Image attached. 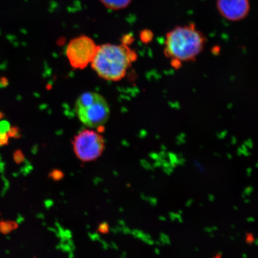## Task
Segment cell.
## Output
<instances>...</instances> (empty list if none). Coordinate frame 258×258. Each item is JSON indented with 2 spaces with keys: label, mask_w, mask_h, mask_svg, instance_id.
Listing matches in <instances>:
<instances>
[{
  "label": "cell",
  "mask_w": 258,
  "mask_h": 258,
  "mask_svg": "<svg viewBox=\"0 0 258 258\" xmlns=\"http://www.w3.org/2000/svg\"><path fill=\"white\" fill-rule=\"evenodd\" d=\"M206 44L205 35L195 25L178 26L166 34L164 53L172 66L179 67L183 63L195 60Z\"/></svg>",
  "instance_id": "cell-1"
},
{
  "label": "cell",
  "mask_w": 258,
  "mask_h": 258,
  "mask_svg": "<svg viewBox=\"0 0 258 258\" xmlns=\"http://www.w3.org/2000/svg\"><path fill=\"white\" fill-rule=\"evenodd\" d=\"M137 57V53L125 44H105L98 46L92 67L101 78L118 82L126 75Z\"/></svg>",
  "instance_id": "cell-2"
},
{
  "label": "cell",
  "mask_w": 258,
  "mask_h": 258,
  "mask_svg": "<svg viewBox=\"0 0 258 258\" xmlns=\"http://www.w3.org/2000/svg\"><path fill=\"white\" fill-rule=\"evenodd\" d=\"M75 109L80 121L90 128L104 125L107 122L110 112L104 97L93 92L80 95L77 100Z\"/></svg>",
  "instance_id": "cell-3"
},
{
  "label": "cell",
  "mask_w": 258,
  "mask_h": 258,
  "mask_svg": "<svg viewBox=\"0 0 258 258\" xmlns=\"http://www.w3.org/2000/svg\"><path fill=\"white\" fill-rule=\"evenodd\" d=\"M74 152L83 162L94 161L105 149V141L100 133L86 129L77 135L73 142Z\"/></svg>",
  "instance_id": "cell-4"
},
{
  "label": "cell",
  "mask_w": 258,
  "mask_h": 258,
  "mask_svg": "<svg viewBox=\"0 0 258 258\" xmlns=\"http://www.w3.org/2000/svg\"><path fill=\"white\" fill-rule=\"evenodd\" d=\"M98 46L92 38L82 35L71 41L67 48V56L71 66L76 69H84L92 63Z\"/></svg>",
  "instance_id": "cell-5"
},
{
  "label": "cell",
  "mask_w": 258,
  "mask_h": 258,
  "mask_svg": "<svg viewBox=\"0 0 258 258\" xmlns=\"http://www.w3.org/2000/svg\"><path fill=\"white\" fill-rule=\"evenodd\" d=\"M217 8L224 19L239 22L249 14L250 5L249 0H217Z\"/></svg>",
  "instance_id": "cell-6"
},
{
  "label": "cell",
  "mask_w": 258,
  "mask_h": 258,
  "mask_svg": "<svg viewBox=\"0 0 258 258\" xmlns=\"http://www.w3.org/2000/svg\"><path fill=\"white\" fill-rule=\"evenodd\" d=\"M106 8L112 11H120L127 8L133 0H99Z\"/></svg>",
  "instance_id": "cell-7"
},
{
  "label": "cell",
  "mask_w": 258,
  "mask_h": 258,
  "mask_svg": "<svg viewBox=\"0 0 258 258\" xmlns=\"http://www.w3.org/2000/svg\"><path fill=\"white\" fill-rule=\"evenodd\" d=\"M18 227V224L13 221H2L0 222V231L7 234Z\"/></svg>",
  "instance_id": "cell-8"
},
{
  "label": "cell",
  "mask_w": 258,
  "mask_h": 258,
  "mask_svg": "<svg viewBox=\"0 0 258 258\" xmlns=\"http://www.w3.org/2000/svg\"><path fill=\"white\" fill-rule=\"evenodd\" d=\"M49 177L54 181H59L63 178L64 174L62 171L59 169H54L50 173Z\"/></svg>",
  "instance_id": "cell-9"
},
{
  "label": "cell",
  "mask_w": 258,
  "mask_h": 258,
  "mask_svg": "<svg viewBox=\"0 0 258 258\" xmlns=\"http://www.w3.org/2000/svg\"><path fill=\"white\" fill-rule=\"evenodd\" d=\"M167 155H168V158L170 160V166L173 167V169L176 168V162L177 159H178V157H177V154L175 153L169 152L167 153Z\"/></svg>",
  "instance_id": "cell-10"
},
{
  "label": "cell",
  "mask_w": 258,
  "mask_h": 258,
  "mask_svg": "<svg viewBox=\"0 0 258 258\" xmlns=\"http://www.w3.org/2000/svg\"><path fill=\"white\" fill-rule=\"evenodd\" d=\"M14 158L15 162L18 164L23 162L25 159L24 153L21 150L16 151Z\"/></svg>",
  "instance_id": "cell-11"
},
{
  "label": "cell",
  "mask_w": 258,
  "mask_h": 258,
  "mask_svg": "<svg viewBox=\"0 0 258 258\" xmlns=\"http://www.w3.org/2000/svg\"><path fill=\"white\" fill-rule=\"evenodd\" d=\"M159 240L162 243L163 246L164 245H171V241L169 235L165 233H161L160 234Z\"/></svg>",
  "instance_id": "cell-12"
},
{
  "label": "cell",
  "mask_w": 258,
  "mask_h": 258,
  "mask_svg": "<svg viewBox=\"0 0 258 258\" xmlns=\"http://www.w3.org/2000/svg\"><path fill=\"white\" fill-rule=\"evenodd\" d=\"M9 138L7 132H0V146L8 144Z\"/></svg>",
  "instance_id": "cell-13"
},
{
  "label": "cell",
  "mask_w": 258,
  "mask_h": 258,
  "mask_svg": "<svg viewBox=\"0 0 258 258\" xmlns=\"http://www.w3.org/2000/svg\"><path fill=\"white\" fill-rule=\"evenodd\" d=\"M109 230V226L106 222L99 225L98 227V231L103 234H108Z\"/></svg>",
  "instance_id": "cell-14"
},
{
  "label": "cell",
  "mask_w": 258,
  "mask_h": 258,
  "mask_svg": "<svg viewBox=\"0 0 258 258\" xmlns=\"http://www.w3.org/2000/svg\"><path fill=\"white\" fill-rule=\"evenodd\" d=\"M140 163L141 166H143L145 169L154 171V168L152 164L148 162L147 160L145 159L141 160Z\"/></svg>",
  "instance_id": "cell-15"
},
{
  "label": "cell",
  "mask_w": 258,
  "mask_h": 258,
  "mask_svg": "<svg viewBox=\"0 0 258 258\" xmlns=\"http://www.w3.org/2000/svg\"><path fill=\"white\" fill-rule=\"evenodd\" d=\"M8 135L9 137L18 138L19 137V129L16 127L9 128Z\"/></svg>",
  "instance_id": "cell-16"
},
{
  "label": "cell",
  "mask_w": 258,
  "mask_h": 258,
  "mask_svg": "<svg viewBox=\"0 0 258 258\" xmlns=\"http://www.w3.org/2000/svg\"><path fill=\"white\" fill-rule=\"evenodd\" d=\"M10 128L8 122L2 121L0 122V132H7Z\"/></svg>",
  "instance_id": "cell-17"
},
{
  "label": "cell",
  "mask_w": 258,
  "mask_h": 258,
  "mask_svg": "<svg viewBox=\"0 0 258 258\" xmlns=\"http://www.w3.org/2000/svg\"><path fill=\"white\" fill-rule=\"evenodd\" d=\"M237 155L238 156H241L242 155H244V156L246 157H250L251 155V153L248 151H244L241 149V148H238L237 149Z\"/></svg>",
  "instance_id": "cell-18"
},
{
  "label": "cell",
  "mask_w": 258,
  "mask_h": 258,
  "mask_svg": "<svg viewBox=\"0 0 258 258\" xmlns=\"http://www.w3.org/2000/svg\"><path fill=\"white\" fill-rule=\"evenodd\" d=\"M147 202H149L150 204L153 207H156L158 204V200L156 198H153V197L148 196Z\"/></svg>",
  "instance_id": "cell-19"
},
{
  "label": "cell",
  "mask_w": 258,
  "mask_h": 258,
  "mask_svg": "<svg viewBox=\"0 0 258 258\" xmlns=\"http://www.w3.org/2000/svg\"><path fill=\"white\" fill-rule=\"evenodd\" d=\"M254 240V235L251 233H246V241L248 244L251 245L253 243Z\"/></svg>",
  "instance_id": "cell-20"
},
{
  "label": "cell",
  "mask_w": 258,
  "mask_h": 258,
  "mask_svg": "<svg viewBox=\"0 0 258 258\" xmlns=\"http://www.w3.org/2000/svg\"><path fill=\"white\" fill-rule=\"evenodd\" d=\"M148 156H149L151 159L156 161H160L161 159H162V158H161L159 154H157V153L151 152L148 154Z\"/></svg>",
  "instance_id": "cell-21"
},
{
  "label": "cell",
  "mask_w": 258,
  "mask_h": 258,
  "mask_svg": "<svg viewBox=\"0 0 258 258\" xmlns=\"http://www.w3.org/2000/svg\"><path fill=\"white\" fill-rule=\"evenodd\" d=\"M254 190L252 186H248L244 189L243 193L246 196H250L251 194L253 192Z\"/></svg>",
  "instance_id": "cell-22"
},
{
  "label": "cell",
  "mask_w": 258,
  "mask_h": 258,
  "mask_svg": "<svg viewBox=\"0 0 258 258\" xmlns=\"http://www.w3.org/2000/svg\"><path fill=\"white\" fill-rule=\"evenodd\" d=\"M186 163V160L184 157L178 158L176 162L177 166H184Z\"/></svg>",
  "instance_id": "cell-23"
},
{
  "label": "cell",
  "mask_w": 258,
  "mask_h": 258,
  "mask_svg": "<svg viewBox=\"0 0 258 258\" xmlns=\"http://www.w3.org/2000/svg\"><path fill=\"white\" fill-rule=\"evenodd\" d=\"M163 170L168 176H170L173 172V168L172 166L169 167V168H163Z\"/></svg>",
  "instance_id": "cell-24"
},
{
  "label": "cell",
  "mask_w": 258,
  "mask_h": 258,
  "mask_svg": "<svg viewBox=\"0 0 258 258\" xmlns=\"http://www.w3.org/2000/svg\"><path fill=\"white\" fill-rule=\"evenodd\" d=\"M169 217L170 218V220L172 222H175L176 219V213H174L173 212H170L169 213Z\"/></svg>",
  "instance_id": "cell-25"
},
{
  "label": "cell",
  "mask_w": 258,
  "mask_h": 258,
  "mask_svg": "<svg viewBox=\"0 0 258 258\" xmlns=\"http://www.w3.org/2000/svg\"><path fill=\"white\" fill-rule=\"evenodd\" d=\"M8 81L5 77H3V78L0 79V86L5 87L8 85Z\"/></svg>",
  "instance_id": "cell-26"
},
{
  "label": "cell",
  "mask_w": 258,
  "mask_h": 258,
  "mask_svg": "<svg viewBox=\"0 0 258 258\" xmlns=\"http://www.w3.org/2000/svg\"><path fill=\"white\" fill-rule=\"evenodd\" d=\"M159 155L160 157L162 158L163 159H166L167 157H168V155H167V153L166 152V151L161 150Z\"/></svg>",
  "instance_id": "cell-27"
},
{
  "label": "cell",
  "mask_w": 258,
  "mask_h": 258,
  "mask_svg": "<svg viewBox=\"0 0 258 258\" xmlns=\"http://www.w3.org/2000/svg\"><path fill=\"white\" fill-rule=\"evenodd\" d=\"M244 144L245 145H247V147H249V149H252L253 147V144L252 143V141L250 140L245 142Z\"/></svg>",
  "instance_id": "cell-28"
},
{
  "label": "cell",
  "mask_w": 258,
  "mask_h": 258,
  "mask_svg": "<svg viewBox=\"0 0 258 258\" xmlns=\"http://www.w3.org/2000/svg\"><path fill=\"white\" fill-rule=\"evenodd\" d=\"M153 166L154 169L158 168V167H161L162 166V163H161L160 161H156V162L153 163Z\"/></svg>",
  "instance_id": "cell-29"
},
{
  "label": "cell",
  "mask_w": 258,
  "mask_h": 258,
  "mask_svg": "<svg viewBox=\"0 0 258 258\" xmlns=\"http://www.w3.org/2000/svg\"><path fill=\"white\" fill-rule=\"evenodd\" d=\"M194 203V200L192 199H189L185 203L186 207H190Z\"/></svg>",
  "instance_id": "cell-30"
},
{
  "label": "cell",
  "mask_w": 258,
  "mask_h": 258,
  "mask_svg": "<svg viewBox=\"0 0 258 258\" xmlns=\"http://www.w3.org/2000/svg\"><path fill=\"white\" fill-rule=\"evenodd\" d=\"M176 219L177 221H178L179 223H182L183 219L182 217V215L178 214V213H177V214H176Z\"/></svg>",
  "instance_id": "cell-31"
},
{
  "label": "cell",
  "mask_w": 258,
  "mask_h": 258,
  "mask_svg": "<svg viewBox=\"0 0 258 258\" xmlns=\"http://www.w3.org/2000/svg\"><path fill=\"white\" fill-rule=\"evenodd\" d=\"M252 171H253V169H252V168H251V167H247V168L246 169V173H247V176L248 177L251 176V172H252Z\"/></svg>",
  "instance_id": "cell-32"
},
{
  "label": "cell",
  "mask_w": 258,
  "mask_h": 258,
  "mask_svg": "<svg viewBox=\"0 0 258 258\" xmlns=\"http://www.w3.org/2000/svg\"><path fill=\"white\" fill-rule=\"evenodd\" d=\"M208 200L209 202H214L215 200V197L213 195H209L208 196Z\"/></svg>",
  "instance_id": "cell-33"
},
{
  "label": "cell",
  "mask_w": 258,
  "mask_h": 258,
  "mask_svg": "<svg viewBox=\"0 0 258 258\" xmlns=\"http://www.w3.org/2000/svg\"><path fill=\"white\" fill-rule=\"evenodd\" d=\"M204 231H206V232H207V233H212V231H213V229L212 227H206L204 228Z\"/></svg>",
  "instance_id": "cell-34"
},
{
  "label": "cell",
  "mask_w": 258,
  "mask_h": 258,
  "mask_svg": "<svg viewBox=\"0 0 258 258\" xmlns=\"http://www.w3.org/2000/svg\"><path fill=\"white\" fill-rule=\"evenodd\" d=\"M141 198L144 200L145 201H148V196H146L144 193H142L141 195Z\"/></svg>",
  "instance_id": "cell-35"
},
{
  "label": "cell",
  "mask_w": 258,
  "mask_h": 258,
  "mask_svg": "<svg viewBox=\"0 0 258 258\" xmlns=\"http://www.w3.org/2000/svg\"><path fill=\"white\" fill-rule=\"evenodd\" d=\"M246 221L248 222H253L255 221V219H254L253 217H249L246 219Z\"/></svg>",
  "instance_id": "cell-36"
},
{
  "label": "cell",
  "mask_w": 258,
  "mask_h": 258,
  "mask_svg": "<svg viewBox=\"0 0 258 258\" xmlns=\"http://www.w3.org/2000/svg\"><path fill=\"white\" fill-rule=\"evenodd\" d=\"M159 219L161 221H166L167 220L166 218L164 216H159Z\"/></svg>",
  "instance_id": "cell-37"
},
{
  "label": "cell",
  "mask_w": 258,
  "mask_h": 258,
  "mask_svg": "<svg viewBox=\"0 0 258 258\" xmlns=\"http://www.w3.org/2000/svg\"><path fill=\"white\" fill-rule=\"evenodd\" d=\"M154 251V253H156V254H157V255H159V254H160V250L159 249H158V248H155Z\"/></svg>",
  "instance_id": "cell-38"
},
{
  "label": "cell",
  "mask_w": 258,
  "mask_h": 258,
  "mask_svg": "<svg viewBox=\"0 0 258 258\" xmlns=\"http://www.w3.org/2000/svg\"><path fill=\"white\" fill-rule=\"evenodd\" d=\"M154 241L153 240H152V238H151V239L148 241V244L150 245V246H153L155 244Z\"/></svg>",
  "instance_id": "cell-39"
},
{
  "label": "cell",
  "mask_w": 258,
  "mask_h": 258,
  "mask_svg": "<svg viewBox=\"0 0 258 258\" xmlns=\"http://www.w3.org/2000/svg\"><path fill=\"white\" fill-rule=\"evenodd\" d=\"M222 254H223V252H222V251H219L217 255L214 256V257H220L222 256Z\"/></svg>",
  "instance_id": "cell-40"
},
{
  "label": "cell",
  "mask_w": 258,
  "mask_h": 258,
  "mask_svg": "<svg viewBox=\"0 0 258 258\" xmlns=\"http://www.w3.org/2000/svg\"><path fill=\"white\" fill-rule=\"evenodd\" d=\"M161 150L163 151H166L167 150V147L164 145H161Z\"/></svg>",
  "instance_id": "cell-41"
},
{
  "label": "cell",
  "mask_w": 258,
  "mask_h": 258,
  "mask_svg": "<svg viewBox=\"0 0 258 258\" xmlns=\"http://www.w3.org/2000/svg\"><path fill=\"white\" fill-rule=\"evenodd\" d=\"M241 148V149L244 151H248V148L245 145H242Z\"/></svg>",
  "instance_id": "cell-42"
},
{
  "label": "cell",
  "mask_w": 258,
  "mask_h": 258,
  "mask_svg": "<svg viewBox=\"0 0 258 258\" xmlns=\"http://www.w3.org/2000/svg\"><path fill=\"white\" fill-rule=\"evenodd\" d=\"M227 157L228 160H231L232 159H233V156H232L231 154L230 153H227Z\"/></svg>",
  "instance_id": "cell-43"
},
{
  "label": "cell",
  "mask_w": 258,
  "mask_h": 258,
  "mask_svg": "<svg viewBox=\"0 0 258 258\" xmlns=\"http://www.w3.org/2000/svg\"><path fill=\"white\" fill-rule=\"evenodd\" d=\"M154 243L156 245H158V246H161V245H162V243H161V242L160 240L154 241Z\"/></svg>",
  "instance_id": "cell-44"
},
{
  "label": "cell",
  "mask_w": 258,
  "mask_h": 258,
  "mask_svg": "<svg viewBox=\"0 0 258 258\" xmlns=\"http://www.w3.org/2000/svg\"><path fill=\"white\" fill-rule=\"evenodd\" d=\"M244 203H246V204H249L250 203V201L249 199H246V198L244 199Z\"/></svg>",
  "instance_id": "cell-45"
},
{
  "label": "cell",
  "mask_w": 258,
  "mask_h": 258,
  "mask_svg": "<svg viewBox=\"0 0 258 258\" xmlns=\"http://www.w3.org/2000/svg\"><path fill=\"white\" fill-rule=\"evenodd\" d=\"M212 228L213 229V231H214L218 230V228L217 227V226H213Z\"/></svg>",
  "instance_id": "cell-46"
},
{
  "label": "cell",
  "mask_w": 258,
  "mask_h": 258,
  "mask_svg": "<svg viewBox=\"0 0 258 258\" xmlns=\"http://www.w3.org/2000/svg\"><path fill=\"white\" fill-rule=\"evenodd\" d=\"M195 163L196 165H197V166H198L199 167H201V165H200V164L198 163V162H197V161ZM199 169H201V170H202V171H204V170L202 169L201 168V167H200Z\"/></svg>",
  "instance_id": "cell-47"
},
{
  "label": "cell",
  "mask_w": 258,
  "mask_h": 258,
  "mask_svg": "<svg viewBox=\"0 0 258 258\" xmlns=\"http://www.w3.org/2000/svg\"><path fill=\"white\" fill-rule=\"evenodd\" d=\"M214 154L215 156H217L218 157H221V155L220 154H219L218 153H214Z\"/></svg>",
  "instance_id": "cell-48"
},
{
  "label": "cell",
  "mask_w": 258,
  "mask_h": 258,
  "mask_svg": "<svg viewBox=\"0 0 258 258\" xmlns=\"http://www.w3.org/2000/svg\"><path fill=\"white\" fill-rule=\"evenodd\" d=\"M209 237L214 238L215 237V235L212 233H209Z\"/></svg>",
  "instance_id": "cell-49"
},
{
  "label": "cell",
  "mask_w": 258,
  "mask_h": 258,
  "mask_svg": "<svg viewBox=\"0 0 258 258\" xmlns=\"http://www.w3.org/2000/svg\"><path fill=\"white\" fill-rule=\"evenodd\" d=\"M257 241H258V239H257V238H256V239L254 240L253 243H254V244H255L256 246H257V244H258Z\"/></svg>",
  "instance_id": "cell-50"
},
{
  "label": "cell",
  "mask_w": 258,
  "mask_h": 258,
  "mask_svg": "<svg viewBox=\"0 0 258 258\" xmlns=\"http://www.w3.org/2000/svg\"><path fill=\"white\" fill-rule=\"evenodd\" d=\"M233 209H234V211H238V208L236 206H234Z\"/></svg>",
  "instance_id": "cell-51"
},
{
  "label": "cell",
  "mask_w": 258,
  "mask_h": 258,
  "mask_svg": "<svg viewBox=\"0 0 258 258\" xmlns=\"http://www.w3.org/2000/svg\"><path fill=\"white\" fill-rule=\"evenodd\" d=\"M242 257H244V258H246L247 257V255L246 253H243L242 254Z\"/></svg>",
  "instance_id": "cell-52"
},
{
  "label": "cell",
  "mask_w": 258,
  "mask_h": 258,
  "mask_svg": "<svg viewBox=\"0 0 258 258\" xmlns=\"http://www.w3.org/2000/svg\"><path fill=\"white\" fill-rule=\"evenodd\" d=\"M241 196H242V198H243V199H245L246 198V196L244 195V194L243 192L242 193V195H241Z\"/></svg>",
  "instance_id": "cell-53"
},
{
  "label": "cell",
  "mask_w": 258,
  "mask_h": 258,
  "mask_svg": "<svg viewBox=\"0 0 258 258\" xmlns=\"http://www.w3.org/2000/svg\"><path fill=\"white\" fill-rule=\"evenodd\" d=\"M230 240H231V241H234V240H235V238H234V237H233V236H231V237H230Z\"/></svg>",
  "instance_id": "cell-54"
},
{
  "label": "cell",
  "mask_w": 258,
  "mask_h": 258,
  "mask_svg": "<svg viewBox=\"0 0 258 258\" xmlns=\"http://www.w3.org/2000/svg\"><path fill=\"white\" fill-rule=\"evenodd\" d=\"M3 116H4V115H3V114H2L1 112H0V119L2 118L3 117Z\"/></svg>",
  "instance_id": "cell-55"
},
{
  "label": "cell",
  "mask_w": 258,
  "mask_h": 258,
  "mask_svg": "<svg viewBox=\"0 0 258 258\" xmlns=\"http://www.w3.org/2000/svg\"><path fill=\"white\" fill-rule=\"evenodd\" d=\"M178 214H179L180 215L183 214V212L181 211V210H179V211H178Z\"/></svg>",
  "instance_id": "cell-56"
},
{
  "label": "cell",
  "mask_w": 258,
  "mask_h": 258,
  "mask_svg": "<svg viewBox=\"0 0 258 258\" xmlns=\"http://www.w3.org/2000/svg\"><path fill=\"white\" fill-rule=\"evenodd\" d=\"M231 228L232 229H235V226L234 224H232V225H231Z\"/></svg>",
  "instance_id": "cell-57"
},
{
  "label": "cell",
  "mask_w": 258,
  "mask_h": 258,
  "mask_svg": "<svg viewBox=\"0 0 258 258\" xmlns=\"http://www.w3.org/2000/svg\"><path fill=\"white\" fill-rule=\"evenodd\" d=\"M195 250H196V251H199V248H198V247H196V248H195Z\"/></svg>",
  "instance_id": "cell-58"
},
{
  "label": "cell",
  "mask_w": 258,
  "mask_h": 258,
  "mask_svg": "<svg viewBox=\"0 0 258 258\" xmlns=\"http://www.w3.org/2000/svg\"><path fill=\"white\" fill-rule=\"evenodd\" d=\"M151 179H155V176L153 175L151 176Z\"/></svg>",
  "instance_id": "cell-59"
},
{
  "label": "cell",
  "mask_w": 258,
  "mask_h": 258,
  "mask_svg": "<svg viewBox=\"0 0 258 258\" xmlns=\"http://www.w3.org/2000/svg\"><path fill=\"white\" fill-rule=\"evenodd\" d=\"M255 166H256V168H257V167H258V163H256Z\"/></svg>",
  "instance_id": "cell-60"
},
{
  "label": "cell",
  "mask_w": 258,
  "mask_h": 258,
  "mask_svg": "<svg viewBox=\"0 0 258 258\" xmlns=\"http://www.w3.org/2000/svg\"><path fill=\"white\" fill-rule=\"evenodd\" d=\"M200 205H201V206H203V205L202 204V203H200Z\"/></svg>",
  "instance_id": "cell-61"
},
{
  "label": "cell",
  "mask_w": 258,
  "mask_h": 258,
  "mask_svg": "<svg viewBox=\"0 0 258 258\" xmlns=\"http://www.w3.org/2000/svg\"><path fill=\"white\" fill-rule=\"evenodd\" d=\"M237 235H239V236H240V233H238V234H237Z\"/></svg>",
  "instance_id": "cell-62"
}]
</instances>
